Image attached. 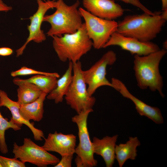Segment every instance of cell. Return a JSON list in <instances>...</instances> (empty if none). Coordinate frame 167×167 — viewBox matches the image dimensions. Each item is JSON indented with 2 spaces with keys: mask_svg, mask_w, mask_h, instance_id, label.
<instances>
[{
  "mask_svg": "<svg viewBox=\"0 0 167 167\" xmlns=\"http://www.w3.org/2000/svg\"><path fill=\"white\" fill-rule=\"evenodd\" d=\"M167 19V11L150 15H129L118 23L116 32L143 42H150L161 31Z\"/></svg>",
  "mask_w": 167,
  "mask_h": 167,
  "instance_id": "6da1fadb",
  "label": "cell"
},
{
  "mask_svg": "<svg viewBox=\"0 0 167 167\" xmlns=\"http://www.w3.org/2000/svg\"><path fill=\"white\" fill-rule=\"evenodd\" d=\"M167 51L163 49L144 56L135 55L133 69L138 87L158 92L164 97L163 82L159 69L160 62Z\"/></svg>",
  "mask_w": 167,
  "mask_h": 167,
  "instance_id": "7a4b0ae2",
  "label": "cell"
},
{
  "mask_svg": "<svg viewBox=\"0 0 167 167\" xmlns=\"http://www.w3.org/2000/svg\"><path fill=\"white\" fill-rule=\"evenodd\" d=\"M80 2L76 1L71 5L63 0H57L56 10L50 15H45L43 21L50 24L51 27L46 33L48 36H60L76 32L82 26V17L79 10Z\"/></svg>",
  "mask_w": 167,
  "mask_h": 167,
  "instance_id": "3957f363",
  "label": "cell"
},
{
  "mask_svg": "<svg viewBox=\"0 0 167 167\" xmlns=\"http://www.w3.org/2000/svg\"><path fill=\"white\" fill-rule=\"evenodd\" d=\"M53 45L59 60L73 63L79 61L92 47V41L86 32L84 23L76 32L58 36H54Z\"/></svg>",
  "mask_w": 167,
  "mask_h": 167,
  "instance_id": "277c9868",
  "label": "cell"
},
{
  "mask_svg": "<svg viewBox=\"0 0 167 167\" xmlns=\"http://www.w3.org/2000/svg\"><path fill=\"white\" fill-rule=\"evenodd\" d=\"M80 62L73 63V79L69 89L64 96L67 104L77 114L92 109L96 99L90 96L82 74Z\"/></svg>",
  "mask_w": 167,
  "mask_h": 167,
  "instance_id": "5b68a950",
  "label": "cell"
},
{
  "mask_svg": "<svg viewBox=\"0 0 167 167\" xmlns=\"http://www.w3.org/2000/svg\"><path fill=\"white\" fill-rule=\"evenodd\" d=\"M79 10L84 19L87 34L96 49L103 48L112 34L117 30L118 22L96 16L82 7Z\"/></svg>",
  "mask_w": 167,
  "mask_h": 167,
  "instance_id": "8992f818",
  "label": "cell"
},
{
  "mask_svg": "<svg viewBox=\"0 0 167 167\" xmlns=\"http://www.w3.org/2000/svg\"><path fill=\"white\" fill-rule=\"evenodd\" d=\"M12 152L14 157L24 163L29 162L39 167H47L49 165L54 166L60 161L56 156L49 153L29 138H24L23 144L21 146L15 142Z\"/></svg>",
  "mask_w": 167,
  "mask_h": 167,
  "instance_id": "52a82bcc",
  "label": "cell"
},
{
  "mask_svg": "<svg viewBox=\"0 0 167 167\" xmlns=\"http://www.w3.org/2000/svg\"><path fill=\"white\" fill-rule=\"evenodd\" d=\"M92 109L82 111L71 118L78 128L79 143L75 148V153L81 160L84 167H93L97 165V161L94 157L92 141L87 127V119Z\"/></svg>",
  "mask_w": 167,
  "mask_h": 167,
  "instance_id": "ba28073f",
  "label": "cell"
},
{
  "mask_svg": "<svg viewBox=\"0 0 167 167\" xmlns=\"http://www.w3.org/2000/svg\"><path fill=\"white\" fill-rule=\"evenodd\" d=\"M116 60V54L112 50H109L90 68L83 70V75L90 96H92L100 87L108 86L113 88L112 84L106 77V69L108 66L113 64Z\"/></svg>",
  "mask_w": 167,
  "mask_h": 167,
  "instance_id": "9c48e42d",
  "label": "cell"
},
{
  "mask_svg": "<svg viewBox=\"0 0 167 167\" xmlns=\"http://www.w3.org/2000/svg\"><path fill=\"white\" fill-rule=\"evenodd\" d=\"M38 7L36 11L29 19L30 24L28 26L29 34L26 42L20 48L16 50V56L22 55L27 44L31 41H33L40 43L45 41L46 36L43 30L41 29L43 18L47 11L50 9L55 7V0H37Z\"/></svg>",
  "mask_w": 167,
  "mask_h": 167,
  "instance_id": "30bf717a",
  "label": "cell"
},
{
  "mask_svg": "<svg viewBox=\"0 0 167 167\" xmlns=\"http://www.w3.org/2000/svg\"><path fill=\"white\" fill-rule=\"evenodd\" d=\"M111 46H118L132 54L139 56L146 55L160 49L158 45L151 41H141L117 32L112 34L103 48Z\"/></svg>",
  "mask_w": 167,
  "mask_h": 167,
  "instance_id": "8fae6325",
  "label": "cell"
},
{
  "mask_svg": "<svg viewBox=\"0 0 167 167\" xmlns=\"http://www.w3.org/2000/svg\"><path fill=\"white\" fill-rule=\"evenodd\" d=\"M111 83L113 88L118 92L124 97L131 100L134 104L138 113L141 116L147 117L155 123H163L164 119L160 109L156 107L148 105L133 95L125 84L119 79L113 78Z\"/></svg>",
  "mask_w": 167,
  "mask_h": 167,
  "instance_id": "7c38bea8",
  "label": "cell"
},
{
  "mask_svg": "<svg viewBox=\"0 0 167 167\" xmlns=\"http://www.w3.org/2000/svg\"><path fill=\"white\" fill-rule=\"evenodd\" d=\"M84 9L99 18L114 20L122 16L124 10L113 0H82Z\"/></svg>",
  "mask_w": 167,
  "mask_h": 167,
  "instance_id": "4fadbf2b",
  "label": "cell"
},
{
  "mask_svg": "<svg viewBox=\"0 0 167 167\" xmlns=\"http://www.w3.org/2000/svg\"><path fill=\"white\" fill-rule=\"evenodd\" d=\"M42 147L48 152H56L61 156H72L75 153L76 137L73 134L49 133Z\"/></svg>",
  "mask_w": 167,
  "mask_h": 167,
  "instance_id": "5bb4252c",
  "label": "cell"
},
{
  "mask_svg": "<svg viewBox=\"0 0 167 167\" xmlns=\"http://www.w3.org/2000/svg\"><path fill=\"white\" fill-rule=\"evenodd\" d=\"M20 106V105L17 101L11 100L8 97L6 92L0 90V107H5L9 110L12 115L11 120L20 127L23 124L27 126L32 131L35 140H42L45 138L43 132L35 127L34 123L30 122L22 117L19 113Z\"/></svg>",
  "mask_w": 167,
  "mask_h": 167,
  "instance_id": "9a60e30c",
  "label": "cell"
},
{
  "mask_svg": "<svg viewBox=\"0 0 167 167\" xmlns=\"http://www.w3.org/2000/svg\"><path fill=\"white\" fill-rule=\"evenodd\" d=\"M118 137V135H116L112 136H106L101 139L94 137L92 139L93 153L102 157L106 167H112L114 163L115 148Z\"/></svg>",
  "mask_w": 167,
  "mask_h": 167,
  "instance_id": "2e32d148",
  "label": "cell"
},
{
  "mask_svg": "<svg viewBox=\"0 0 167 167\" xmlns=\"http://www.w3.org/2000/svg\"><path fill=\"white\" fill-rule=\"evenodd\" d=\"M141 143L137 137H129L125 143L116 145L115 148V159L120 167H122L128 159L134 160L137 156V148Z\"/></svg>",
  "mask_w": 167,
  "mask_h": 167,
  "instance_id": "e0dca14e",
  "label": "cell"
},
{
  "mask_svg": "<svg viewBox=\"0 0 167 167\" xmlns=\"http://www.w3.org/2000/svg\"><path fill=\"white\" fill-rule=\"evenodd\" d=\"M72 71L73 63L69 62L65 73L57 80L56 88L47 94L46 97L48 99L54 100L56 104L62 101L72 80Z\"/></svg>",
  "mask_w": 167,
  "mask_h": 167,
  "instance_id": "ac0fdd59",
  "label": "cell"
},
{
  "mask_svg": "<svg viewBox=\"0 0 167 167\" xmlns=\"http://www.w3.org/2000/svg\"><path fill=\"white\" fill-rule=\"evenodd\" d=\"M48 94L43 92L40 96L34 101L30 103L20 105L19 113L26 120H31L39 122L43 118L44 102Z\"/></svg>",
  "mask_w": 167,
  "mask_h": 167,
  "instance_id": "d6986e66",
  "label": "cell"
},
{
  "mask_svg": "<svg viewBox=\"0 0 167 167\" xmlns=\"http://www.w3.org/2000/svg\"><path fill=\"white\" fill-rule=\"evenodd\" d=\"M18 86L17 89L18 101L20 105L32 102L37 99L43 92L35 85L27 82H22L17 77L13 80Z\"/></svg>",
  "mask_w": 167,
  "mask_h": 167,
  "instance_id": "ffe728a7",
  "label": "cell"
},
{
  "mask_svg": "<svg viewBox=\"0 0 167 167\" xmlns=\"http://www.w3.org/2000/svg\"><path fill=\"white\" fill-rule=\"evenodd\" d=\"M17 78L20 81L27 82L35 85L42 92L48 94L56 88L58 78L52 76L37 75L26 79L18 77Z\"/></svg>",
  "mask_w": 167,
  "mask_h": 167,
  "instance_id": "44dd1931",
  "label": "cell"
},
{
  "mask_svg": "<svg viewBox=\"0 0 167 167\" xmlns=\"http://www.w3.org/2000/svg\"><path fill=\"white\" fill-rule=\"evenodd\" d=\"M10 128L15 131L21 129L20 127L14 123L11 120L8 121L7 118H4L0 112V151L3 154H6L8 151L5 134V131Z\"/></svg>",
  "mask_w": 167,
  "mask_h": 167,
  "instance_id": "7402d4cb",
  "label": "cell"
},
{
  "mask_svg": "<svg viewBox=\"0 0 167 167\" xmlns=\"http://www.w3.org/2000/svg\"><path fill=\"white\" fill-rule=\"evenodd\" d=\"M41 75L54 76L58 78L59 75L57 73H50L37 71L32 68L23 66L20 69L11 72V75L13 77L20 75Z\"/></svg>",
  "mask_w": 167,
  "mask_h": 167,
  "instance_id": "603a6c76",
  "label": "cell"
},
{
  "mask_svg": "<svg viewBox=\"0 0 167 167\" xmlns=\"http://www.w3.org/2000/svg\"><path fill=\"white\" fill-rule=\"evenodd\" d=\"M2 167H25V163L15 157L8 158L0 156Z\"/></svg>",
  "mask_w": 167,
  "mask_h": 167,
  "instance_id": "cb8c5ba5",
  "label": "cell"
},
{
  "mask_svg": "<svg viewBox=\"0 0 167 167\" xmlns=\"http://www.w3.org/2000/svg\"><path fill=\"white\" fill-rule=\"evenodd\" d=\"M122 1L126 3L131 4L137 7L142 11L144 13L150 15H154L156 14L149 10L145 6L140 2V0H118Z\"/></svg>",
  "mask_w": 167,
  "mask_h": 167,
  "instance_id": "d4e9b609",
  "label": "cell"
},
{
  "mask_svg": "<svg viewBox=\"0 0 167 167\" xmlns=\"http://www.w3.org/2000/svg\"><path fill=\"white\" fill-rule=\"evenodd\" d=\"M73 156H62L61 160L54 167H71L72 166V162Z\"/></svg>",
  "mask_w": 167,
  "mask_h": 167,
  "instance_id": "484cf974",
  "label": "cell"
},
{
  "mask_svg": "<svg viewBox=\"0 0 167 167\" xmlns=\"http://www.w3.org/2000/svg\"><path fill=\"white\" fill-rule=\"evenodd\" d=\"M13 52L12 49L8 47L0 48V55L7 56L11 54Z\"/></svg>",
  "mask_w": 167,
  "mask_h": 167,
  "instance_id": "4316f807",
  "label": "cell"
},
{
  "mask_svg": "<svg viewBox=\"0 0 167 167\" xmlns=\"http://www.w3.org/2000/svg\"><path fill=\"white\" fill-rule=\"evenodd\" d=\"M12 8L5 4L2 0H0V11L7 12L11 10Z\"/></svg>",
  "mask_w": 167,
  "mask_h": 167,
  "instance_id": "83f0119b",
  "label": "cell"
},
{
  "mask_svg": "<svg viewBox=\"0 0 167 167\" xmlns=\"http://www.w3.org/2000/svg\"><path fill=\"white\" fill-rule=\"evenodd\" d=\"M75 162L77 167H84L81 160L77 156L75 159Z\"/></svg>",
  "mask_w": 167,
  "mask_h": 167,
  "instance_id": "f1b7e54d",
  "label": "cell"
},
{
  "mask_svg": "<svg viewBox=\"0 0 167 167\" xmlns=\"http://www.w3.org/2000/svg\"><path fill=\"white\" fill-rule=\"evenodd\" d=\"M163 11H167V0H161Z\"/></svg>",
  "mask_w": 167,
  "mask_h": 167,
  "instance_id": "f546056e",
  "label": "cell"
},
{
  "mask_svg": "<svg viewBox=\"0 0 167 167\" xmlns=\"http://www.w3.org/2000/svg\"><path fill=\"white\" fill-rule=\"evenodd\" d=\"M0 167H2V166L0 159Z\"/></svg>",
  "mask_w": 167,
  "mask_h": 167,
  "instance_id": "4dcf8cb0",
  "label": "cell"
}]
</instances>
